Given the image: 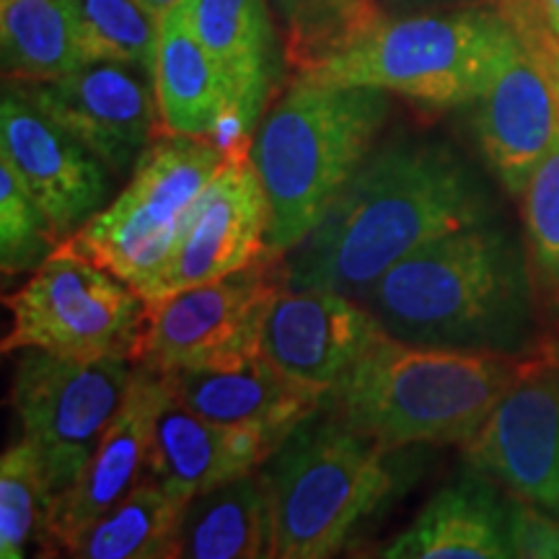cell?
<instances>
[{
  "label": "cell",
  "mask_w": 559,
  "mask_h": 559,
  "mask_svg": "<svg viewBox=\"0 0 559 559\" xmlns=\"http://www.w3.org/2000/svg\"><path fill=\"white\" fill-rule=\"evenodd\" d=\"M485 179L438 140H400L370 153L317 228L288 251L283 280L298 290L366 298L425 243L495 221Z\"/></svg>",
  "instance_id": "cell-1"
},
{
  "label": "cell",
  "mask_w": 559,
  "mask_h": 559,
  "mask_svg": "<svg viewBox=\"0 0 559 559\" xmlns=\"http://www.w3.org/2000/svg\"><path fill=\"white\" fill-rule=\"evenodd\" d=\"M526 249L498 221L453 230L396 262L362 300L400 342L528 358L539 317Z\"/></svg>",
  "instance_id": "cell-2"
},
{
  "label": "cell",
  "mask_w": 559,
  "mask_h": 559,
  "mask_svg": "<svg viewBox=\"0 0 559 559\" xmlns=\"http://www.w3.org/2000/svg\"><path fill=\"white\" fill-rule=\"evenodd\" d=\"M528 358L419 347L383 334L324 402L334 417L386 451L466 445Z\"/></svg>",
  "instance_id": "cell-3"
},
{
  "label": "cell",
  "mask_w": 559,
  "mask_h": 559,
  "mask_svg": "<svg viewBox=\"0 0 559 559\" xmlns=\"http://www.w3.org/2000/svg\"><path fill=\"white\" fill-rule=\"evenodd\" d=\"M386 115V91L379 88L300 75L285 91L249 151L270 205L272 254H288L317 228L373 153Z\"/></svg>",
  "instance_id": "cell-4"
},
{
  "label": "cell",
  "mask_w": 559,
  "mask_h": 559,
  "mask_svg": "<svg viewBox=\"0 0 559 559\" xmlns=\"http://www.w3.org/2000/svg\"><path fill=\"white\" fill-rule=\"evenodd\" d=\"M519 47L500 9L370 16L304 70L306 79L400 94L432 109L477 104Z\"/></svg>",
  "instance_id": "cell-5"
},
{
  "label": "cell",
  "mask_w": 559,
  "mask_h": 559,
  "mask_svg": "<svg viewBox=\"0 0 559 559\" xmlns=\"http://www.w3.org/2000/svg\"><path fill=\"white\" fill-rule=\"evenodd\" d=\"M306 417L267 459L272 557L321 559L342 549L391 489L386 449L340 417Z\"/></svg>",
  "instance_id": "cell-6"
},
{
  "label": "cell",
  "mask_w": 559,
  "mask_h": 559,
  "mask_svg": "<svg viewBox=\"0 0 559 559\" xmlns=\"http://www.w3.org/2000/svg\"><path fill=\"white\" fill-rule=\"evenodd\" d=\"M223 160V151L207 138L153 140L132 169L128 187L70 241L145 298Z\"/></svg>",
  "instance_id": "cell-7"
},
{
  "label": "cell",
  "mask_w": 559,
  "mask_h": 559,
  "mask_svg": "<svg viewBox=\"0 0 559 559\" xmlns=\"http://www.w3.org/2000/svg\"><path fill=\"white\" fill-rule=\"evenodd\" d=\"M11 332L3 353L45 349L62 358H130L145 298L66 239L5 300Z\"/></svg>",
  "instance_id": "cell-8"
},
{
  "label": "cell",
  "mask_w": 559,
  "mask_h": 559,
  "mask_svg": "<svg viewBox=\"0 0 559 559\" xmlns=\"http://www.w3.org/2000/svg\"><path fill=\"white\" fill-rule=\"evenodd\" d=\"M138 366L132 358H62L24 349L11 402L24 440L37 451L50 510L79 485L88 459L122 407Z\"/></svg>",
  "instance_id": "cell-9"
},
{
  "label": "cell",
  "mask_w": 559,
  "mask_h": 559,
  "mask_svg": "<svg viewBox=\"0 0 559 559\" xmlns=\"http://www.w3.org/2000/svg\"><path fill=\"white\" fill-rule=\"evenodd\" d=\"M272 260L277 257L148 300L132 362L169 376L262 353L264 317L285 285L283 270H272Z\"/></svg>",
  "instance_id": "cell-10"
},
{
  "label": "cell",
  "mask_w": 559,
  "mask_h": 559,
  "mask_svg": "<svg viewBox=\"0 0 559 559\" xmlns=\"http://www.w3.org/2000/svg\"><path fill=\"white\" fill-rule=\"evenodd\" d=\"M81 140L111 177L132 174L160 128L156 75L117 60H88L52 81L13 83Z\"/></svg>",
  "instance_id": "cell-11"
},
{
  "label": "cell",
  "mask_w": 559,
  "mask_h": 559,
  "mask_svg": "<svg viewBox=\"0 0 559 559\" xmlns=\"http://www.w3.org/2000/svg\"><path fill=\"white\" fill-rule=\"evenodd\" d=\"M469 464L508 492L559 515V362L544 349L523 366L477 436Z\"/></svg>",
  "instance_id": "cell-12"
},
{
  "label": "cell",
  "mask_w": 559,
  "mask_h": 559,
  "mask_svg": "<svg viewBox=\"0 0 559 559\" xmlns=\"http://www.w3.org/2000/svg\"><path fill=\"white\" fill-rule=\"evenodd\" d=\"M0 158L45 210L60 241L107 207V166L16 86L5 88L0 102Z\"/></svg>",
  "instance_id": "cell-13"
},
{
  "label": "cell",
  "mask_w": 559,
  "mask_h": 559,
  "mask_svg": "<svg viewBox=\"0 0 559 559\" xmlns=\"http://www.w3.org/2000/svg\"><path fill=\"white\" fill-rule=\"evenodd\" d=\"M270 205L251 158H226L194 205L169 264L145 296L148 300L226 277L275 257L267 247Z\"/></svg>",
  "instance_id": "cell-14"
},
{
  "label": "cell",
  "mask_w": 559,
  "mask_h": 559,
  "mask_svg": "<svg viewBox=\"0 0 559 559\" xmlns=\"http://www.w3.org/2000/svg\"><path fill=\"white\" fill-rule=\"evenodd\" d=\"M381 337L379 319L355 298L283 285L264 317L262 353L293 381L326 396Z\"/></svg>",
  "instance_id": "cell-15"
},
{
  "label": "cell",
  "mask_w": 559,
  "mask_h": 559,
  "mask_svg": "<svg viewBox=\"0 0 559 559\" xmlns=\"http://www.w3.org/2000/svg\"><path fill=\"white\" fill-rule=\"evenodd\" d=\"M166 396L169 383L164 376L138 366L128 396L104 430L79 485L52 506L47 542H55L70 555L81 536L143 481L153 425Z\"/></svg>",
  "instance_id": "cell-16"
},
{
  "label": "cell",
  "mask_w": 559,
  "mask_h": 559,
  "mask_svg": "<svg viewBox=\"0 0 559 559\" xmlns=\"http://www.w3.org/2000/svg\"><path fill=\"white\" fill-rule=\"evenodd\" d=\"M192 32L234 83L236 102L210 132L228 158L249 156L270 94L275 34L267 0H179Z\"/></svg>",
  "instance_id": "cell-17"
},
{
  "label": "cell",
  "mask_w": 559,
  "mask_h": 559,
  "mask_svg": "<svg viewBox=\"0 0 559 559\" xmlns=\"http://www.w3.org/2000/svg\"><path fill=\"white\" fill-rule=\"evenodd\" d=\"M283 438L257 428L223 425L198 415L177 396H166L153 425L145 477L187 506L205 492L267 464Z\"/></svg>",
  "instance_id": "cell-18"
},
{
  "label": "cell",
  "mask_w": 559,
  "mask_h": 559,
  "mask_svg": "<svg viewBox=\"0 0 559 559\" xmlns=\"http://www.w3.org/2000/svg\"><path fill=\"white\" fill-rule=\"evenodd\" d=\"M164 381L181 404L213 423L257 428L283 440L324 402V394L293 381L264 353L174 370Z\"/></svg>",
  "instance_id": "cell-19"
},
{
  "label": "cell",
  "mask_w": 559,
  "mask_h": 559,
  "mask_svg": "<svg viewBox=\"0 0 559 559\" xmlns=\"http://www.w3.org/2000/svg\"><path fill=\"white\" fill-rule=\"evenodd\" d=\"M479 469L438 489L423 513L381 549L386 559H506L508 506Z\"/></svg>",
  "instance_id": "cell-20"
},
{
  "label": "cell",
  "mask_w": 559,
  "mask_h": 559,
  "mask_svg": "<svg viewBox=\"0 0 559 559\" xmlns=\"http://www.w3.org/2000/svg\"><path fill=\"white\" fill-rule=\"evenodd\" d=\"M156 96L164 135L207 138L236 102L234 83L192 32L181 3L160 16Z\"/></svg>",
  "instance_id": "cell-21"
},
{
  "label": "cell",
  "mask_w": 559,
  "mask_h": 559,
  "mask_svg": "<svg viewBox=\"0 0 559 559\" xmlns=\"http://www.w3.org/2000/svg\"><path fill=\"white\" fill-rule=\"evenodd\" d=\"M174 557H272V510L262 477L249 472L194 495L181 508Z\"/></svg>",
  "instance_id": "cell-22"
},
{
  "label": "cell",
  "mask_w": 559,
  "mask_h": 559,
  "mask_svg": "<svg viewBox=\"0 0 559 559\" xmlns=\"http://www.w3.org/2000/svg\"><path fill=\"white\" fill-rule=\"evenodd\" d=\"M0 41L16 81H52L86 62L68 0H0Z\"/></svg>",
  "instance_id": "cell-23"
},
{
  "label": "cell",
  "mask_w": 559,
  "mask_h": 559,
  "mask_svg": "<svg viewBox=\"0 0 559 559\" xmlns=\"http://www.w3.org/2000/svg\"><path fill=\"white\" fill-rule=\"evenodd\" d=\"M181 502L156 481L143 479L130 495L91 526L70 557L83 559H164L174 557Z\"/></svg>",
  "instance_id": "cell-24"
},
{
  "label": "cell",
  "mask_w": 559,
  "mask_h": 559,
  "mask_svg": "<svg viewBox=\"0 0 559 559\" xmlns=\"http://www.w3.org/2000/svg\"><path fill=\"white\" fill-rule=\"evenodd\" d=\"M83 60H117L156 75L160 16L143 0H68Z\"/></svg>",
  "instance_id": "cell-25"
},
{
  "label": "cell",
  "mask_w": 559,
  "mask_h": 559,
  "mask_svg": "<svg viewBox=\"0 0 559 559\" xmlns=\"http://www.w3.org/2000/svg\"><path fill=\"white\" fill-rule=\"evenodd\" d=\"M50 492L37 451L21 440L0 459V557H26L32 542L47 539Z\"/></svg>",
  "instance_id": "cell-26"
},
{
  "label": "cell",
  "mask_w": 559,
  "mask_h": 559,
  "mask_svg": "<svg viewBox=\"0 0 559 559\" xmlns=\"http://www.w3.org/2000/svg\"><path fill=\"white\" fill-rule=\"evenodd\" d=\"M62 243L19 174L0 158V267L5 277L37 270Z\"/></svg>",
  "instance_id": "cell-27"
},
{
  "label": "cell",
  "mask_w": 559,
  "mask_h": 559,
  "mask_svg": "<svg viewBox=\"0 0 559 559\" xmlns=\"http://www.w3.org/2000/svg\"><path fill=\"white\" fill-rule=\"evenodd\" d=\"M519 200L531 262L559 309V138L531 174Z\"/></svg>",
  "instance_id": "cell-28"
},
{
  "label": "cell",
  "mask_w": 559,
  "mask_h": 559,
  "mask_svg": "<svg viewBox=\"0 0 559 559\" xmlns=\"http://www.w3.org/2000/svg\"><path fill=\"white\" fill-rule=\"evenodd\" d=\"M508 506V544L513 557L559 559V515L510 492Z\"/></svg>",
  "instance_id": "cell-29"
},
{
  "label": "cell",
  "mask_w": 559,
  "mask_h": 559,
  "mask_svg": "<svg viewBox=\"0 0 559 559\" xmlns=\"http://www.w3.org/2000/svg\"><path fill=\"white\" fill-rule=\"evenodd\" d=\"M280 3H283L288 16L298 24V37L300 34H313V39H324V29L334 26L337 37H334L332 47L345 39L355 26H360L362 21L373 16V13L362 9L360 0H280Z\"/></svg>",
  "instance_id": "cell-30"
},
{
  "label": "cell",
  "mask_w": 559,
  "mask_h": 559,
  "mask_svg": "<svg viewBox=\"0 0 559 559\" xmlns=\"http://www.w3.org/2000/svg\"><path fill=\"white\" fill-rule=\"evenodd\" d=\"M544 16H547L549 26L555 29V34L559 37V0H539Z\"/></svg>",
  "instance_id": "cell-31"
},
{
  "label": "cell",
  "mask_w": 559,
  "mask_h": 559,
  "mask_svg": "<svg viewBox=\"0 0 559 559\" xmlns=\"http://www.w3.org/2000/svg\"><path fill=\"white\" fill-rule=\"evenodd\" d=\"M143 3H145V5H148V9H153V11H156V13H158V16H164V13H166V11H169V9H171V5H177V3H179V0H143Z\"/></svg>",
  "instance_id": "cell-32"
},
{
  "label": "cell",
  "mask_w": 559,
  "mask_h": 559,
  "mask_svg": "<svg viewBox=\"0 0 559 559\" xmlns=\"http://www.w3.org/2000/svg\"><path fill=\"white\" fill-rule=\"evenodd\" d=\"M542 349H544V353H547V355H549V358H551V360H557V362H559V337H557V340H551V342H549V345H544Z\"/></svg>",
  "instance_id": "cell-33"
}]
</instances>
